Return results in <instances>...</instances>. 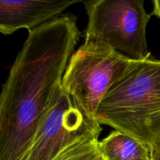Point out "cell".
<instances>
[{
    "label": "cell",
    "instance_id": "cell-9",
    "mask_svg": "<svg viewBox=\"0 0 160 160\" xmlns=\"http://www.w3.org/2000/svg\"><path fill=\"white\" fill-rule=\"evenodd\" d=\"M152 160H160V141L150 149Z\"/></svg>",
    "mask_w": 160,
    "mask_h": 160
},
{
    "label": "cell",
    "instance_id": "cell-4",
    "mask_svg": "<svg viewBox=\"0 0 160 160\" xmlns=\"http://www.w3.org/2000/svg\"><path fill=\"white\" fill-rule=\"evenodd\" d=\"M88 17L84 41L99 42L132 60L150 57L146 27L151 15L143 0H88L83 2Z\"/></svg>",
    "mask_w": 160,
    "mask_h": 160
},
{
    "label": "cell",
    "instance_id": "cell-2",
    "mask_svg": "<svg viewBox=\"0 0 160 160\" xmlns=\"http://www.w3.org/2000/svg\"><path fill=\"white\" fill-rule=\"evenodd\" d=\"M97 120L151 149L160 141V60L133 61L102 101Z\"/></svg>",
    "mask_w": 160,
    "mask_h": 160
},
{
    "label": "cell",
    "instance_id": "cell-8",
    "mask_svg": "<svg viewBox=\"0 0 160 160\" xmlns=\"http://www.w3.org/2000/svg\"><path fill=\"white\" fill-rule=\"evenodd\" d=\"M98 143V138H82L62 150L52 160H104Z\"/></svg>",
    "mask_w": 160,
    "mask_h": 160
},
{
    "label": "cell",
    "instance_id": "cell-7",
    "mask_svg": "<svg viewBox=\"0 0 160 160\" xmlns=\"http://www.w3.org/2000/svg\"><path fill=\"white\" fill-rule=\"evenodd\" d=\"M98 148L104 160H152L146 145L118 131L98 141Z\"/></svg>",
    "mask_w": 160,
    "mask_h": 160
},
{
    "label": "cell",
    "instance_id": "cell-5",
    "mask_svg": "<svg viewBox=\"0 0 160 160\" xmlns=\"http://www.w3.org/2000/svg\"><path fill=\"white\" fill-rule=\"evenodd\" d=\"M102 128L89 121L60 87L38 129L25 160H52L62 150L85 138H98Z\"/></svg>",
    "mask_w": 160,
    "mask_h": 160
},
{
    "label": "cell",
    "instance_id": "cell-3",
    "mask_svg": "<svg viewBox=\"0 0 160 160\" xmlns=\"http://www.w3.org/2000/svg\"><path fill=\"white\" fill-rule=\"evenodd\" d=\"M132 59L99 42H86L70 56L61 88L92 123L112 86L129 70Z\"/></svg>",
    "mask_w": 160,
    "mask_h": 160
},
{
    "label": "cell",
    "instance_id": "cell-10",
    "mask_svg": "<svg viewBox=\"0 0 160 160\" xmlns=\"http://www.w3.org/2000/svg\"><path fill=\"white\" fill-rule=\"evenodd\" d=\"M153 3V10L152 15H155L160 18V0H154Z\"/></svg>",
    "mask_w": 160,
    "mask_h": 160
},
{
    "label": "cell",
    "instance_id": "cell-6",
    "mask_svg": "<svg viewBox=\"0 0 160 160\" xmlns=\"http://www.w3.org/2000/svg\"><path fill=\"white\" fill-rule=\"evenodd\" d=\"M83 2L0 0V33L8 35L22 28L31 31L61 16L72 5Z\"/></svg>",
    "mask_w": 160,
    "mask_h": 160
},
{
    "label": "cell",
    "instance_id": "cell-1",
    "mask_svg": "<svg viewBox=\"0 0 160 160\" xmlns=\"http://www.w3.org/2000/svg\"><path fill=\"white\" fill-rule=\"evenodd\" d=\"M80 38L72 14L29 31L0 92V160L26 159Z\"/></svg>",
    "mask_w": 160,
    "mask_h": 160
}]
</instances>
